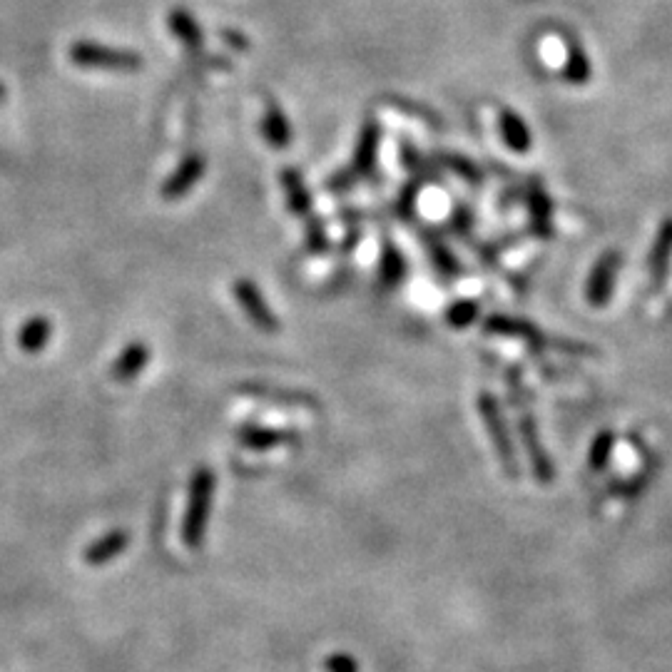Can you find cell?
<instances>
[{
	"instance_id": "obj_15",
	"label": "cell",
	"mask_w": 672,
	"mask_h": 672,
	"mask_svg": "<svg viewBox=\"0 0 672 672\" xmlns=\"http://www.w3.org/2000/svg\"><path fill=\"white\" fill-rule=\"evenodd\" d=\"M672 259V217H668L658 229V237H655L653 249H650L648 257V269L650 279H653V287H660L665 282V274H668Z\"/></svg>"
},
{
	"instance_id": "obj_22",
	"label": "cell",
	"mask_w": 672,
	"mask_h": 672,
	"mask_svg": "<svg viewBox=\"0 0 672 672\" xmlns=\"http://www.w3.org/2000/svg\"><path fill=\"white\" fill-rule=\"evenodd\" d=\"M590 78H593V68H590V60L585 55L583 45L570 40L568 58H565L563 65V80H568L570 85H585Z\"/></svg>"
},
{
	"instance_id": "obj_18",
	"label": "cell",
	"mask_w": 672,
	"mask_h": 672,
	"mask_svg": "<svg viewBox=\"0 0 672 672\" xmlns=\"http://www.w3.org/2000/svg\"><path fill=\"white\" fill-rule=\"evenodd\" d=\"M127 546H130V533L122 531V528H115V531L105 533L103 538L90 543V546L85 548L83 558L88 565H105L110 563V560H115L120 553H125Z\"/></svg>"
},
{
	"instance_id": "obj_6",
	"label": "cell",
	"mask_w": 672,
	"mask_h": 672,
	"mask_svg": "<svg viewBox=\"0 0 672 672\" xmlns=\"http://www.w3.org/2000/svg\"><path fill=\"white\" fill-rule=\"evenodd\" d=\"M620 264H623V257H620V252H615V249H608V252L593 264L588 284H585V299H588L590 307H605V304L613 299Z\"/></svg>"
},
{
	"instance_id": "obj_9",
	"label": "cell",
	"mask_w": 672,
	"mask_h": 672,
	"mask_svg": "<svg viewBox=\"0 0 672 672\" xmlns=\"http://www.w3.org/2000/svg\"><path fill=\"white\" fill-rule=\"evenodd\" d=\"M483 329L486 334L493 336H508V339H518L526 341L528 346L533 349H546V346H553V341L546 339V334L541 332L538 327H533L531 322L526 319H513V317H503V314H493L483 322Z\"/></svg>"
},
{
	"instance_id": "obj_8",
	"label": "cell",
	"mask_w": 672,
	"mask_h": 672,
	"mask_svg": "<svg viewBox=\"0 0 672 672\" xmlns=\"http://www.w3.org/2000/svg\"><path fill=\"white\" fill-rule=\"evenodd\" d=\"M205 170H207V160L202 152H190V155L185 157V160L180 162V165L172 170V175L167 177L165 185H162V200L167 202H177L182 200V197L187 195V192L192 190V187L197 185V182L205 177Z\"/></svg>"
},
{
	"instance_id": "obj_13",
	"label": "cell",
	"mask_w": 672,
	"mask_h": 672,
	"mask_svg": "<svg viewBox=\"0 0 672 672\" xmlns=\"http://www.w3.org/2000/svg\"><path fill=\"white\" fill-rule=\"evenodd\" d=\"M262 135L277 150L292 145V125H289L287 115H284L282 105L274 103L272 98L264 100V117H262Z\"/></svg>"
},
{
	"instance_id": "obj_12",
	"label": "cell",
	"mask_w": 672,
	"mask_h": 672,
	"mask_svg": "<svg viewBox=\"0 0 672 672\" xmlns=\"http://www.w3.org/2000/svg\"><path fill=\"white\" fill-rule=\"evenodd\" d=\"M299 436L294 431L267 429V426H242L237 431V441L252 451H269V448L297 444Z\"/></svg>"
},
{
	"instance_id": "obj_33",
	"label": "cell",
	"mask_w": 672,
	"mask_h": 672,
	"mask_svg": "<svg viewBox=\"0 0 672 672\" xmlns=\"http://www.w3.org/2000/svg\"><path fill=\"white\" fill-rule=\"evenodd\" d=\"M3 98H5V85L0 83V100H3Z\"/></svg>"
},
{
	"instance_id": "obj_7",
	"label": "cell",
	"mask_w": 672,
	"mask_h": 672,
	"mask_svg": "<svg viewBox=\"0 0 672 672\" xmlns=\"http://www.w3.org/2000/svg\"><path fill=\"white\" fill-rule=\"evenodd\" d=\"M518 434H521L523 448L528 453V461H531L533 476L538 483H551L556 478V468H553L551 456H548L546 446H543L541 434H538V424L531 414H523L518 419Z\"/></svg>"
},
{
	"instance_id": "obj_11",
	"label": "cell",
	"mask_w": 672,
	"mask_h": 672,
	"mask_svg": "<svg viewBox=\"0 0 672 672\" xmlns=\"http://www.w3.org/2000/svg\"><path fill=\"white\" fill-rule=\"evenodd\" d=\"M147 364H150V346L145 341H130L115 359L110 374L120 384H130L145 371Z\"/></svg>"
},
{
	"instance_id": "obj_30",
	"label": "cell",
	"mask_w": 672,
	"mask_h": 672,
	"mask_svg": "<svg viewBox=\"0 0 672 672\" xmlns=\"http://www.w3.org/2000/svg\"><path fill=\"white\" fill-rule=\"evenodd\" d=\"M419 187H421L419 180L411 182V185L404 190V195L399 197V202H396V210L401 212V217H409L411 212H414V202H416V192H419Z\"/></svg>"
},
{
	"instance_id": "obj_21",
	"label": "cell",
	"mask_w": 672,
	"mask_h": 672,
	"mask_svg": "<svg viewBox=\"0 0 672 672\" xmlns=\"http://www.w3.org/2000/svg\"><path fill=\"white\" fill-rule=\"evenodd\" d=\"M50 336H53V324H50V319L33 317L23 324V329H20L18 344L20 349L28 351V354H38V351H43L45 346H48Z\"/></svg>"
},
{
	"instance_id": "obj_5",
	"label": "cell",
	"mask_w": 672,
	"mask_h": 672,
	"mask_svg": "<svg viewBox=\"0 0 672 672\" xmlns=\"http://www.w3.org/2000/svg\"><path fill=\"white\" fill-rule=\"evenodd\" d=\"M232 294L254 327L262 329V332H267V334L279 332L282 322H279L277 314L272 312V307H269L264 294L259 292V287L252 282V279H237V282L232 284Z\"/></svg>"
},
{
	"instance_id": "obj_25",
	"label": "cell",
	"mask_w": 672,
	"mask_h": 672,
	"mask_svg": "<svg viewBox=\"0 0 672 672\" xmlns=\"http://www.w3.org/2000/svg\"><path fill=\"white\" fill-rule=\"evenodd\" d=\"M478 317H481V307H478V302H473V299H461V302L451 304L446 312V322L451 324L453 329L471 327L473 322H478Z\"/></svg>"
},
{
	"instance_id": "obj_24",
	"label": "cell",
	"mask_w": 672,
	"mask_h": 672,
	"mask_svg": "<svg viewBox=\"0 0 672 672\" xmlns=\"http://www.w3.org/2000/svg\"><path fill=\"white\" fill-rule=\"evenodd\" d=\"M242 391L247 396H259V399H269V401H279V404H304V406H317V401L312 396L304 394H294V391H277L269 389V386H242Z\"/></svg>"
},
{
	"instance_id": "obj_28",
	"label": "cell",
	"mask_w": 672,
	"mask_h": 672,
	"mask_svg": "<svg viewBox=\"0 0 672 672\" xmlns=\"http://www.w3.org/2000/svg\"><path fill=\"white\" fill-rule=\"evenodd\" d=\"M327 244H329V239H327V229H324V222L312 215L307 220V247L312 249L314 254H319L327 249Z\"/></svg>"
},
{
	"instance_id": "obj_3",
	"label": "cell",
	"mask_w": 672,
	"mask_h": 672,
	"mask_svg": "<svg viewBox=\"0 0 672 672\" xmlns=\"http://www.w3.org/2000/svg\"><path fill=\"white\" fill-rule=\"evenodd\" d=\"M476 406H478V414H481V419H483V426H486V431H488V439H491L493 448H496L498 463H501L508 478H518L521 476V466H518V453H516V446H513L511 434H508V426H506V419H503L501 404H498L496 396L483 391V394L478 396Z\"/></svg>"
},
{
	"instance_id": "obj_17",
	"label": "cell",
	"mask_w": 672,
	"mask_h": 672,
	"mask_svg": "<svg viewBox=\"0 0 672 672\" xmlns=\"http://www.w3.org/2000/svg\"><path fill=\"white\" fill-rule=\"evenodd\" d=\"M498 127H501L503 142H506L513 152L523 155V152L531 150L533 145L531 130H528L526 120H523L516 110L501 108V112H498Z\"/></svg>"
},
{
	"instance_id": "obj_19",
	"label": "cell",
	"mask_w": 672,
	"mask_h": 672,
	"mask_svg": "<svg viewBox=\"0 0 672 672\" xmlns=\"http://www.w3.org/2000/svg\"><path fill=\"white\" fill-rule=\"evenodd\" d=\"M167 25H170L172 35H175L187 50H197L202 48V43H205L202 25L197 23L195 15H192L187 8H172L170 18H167Z\"/></svg>"
},
{
	"instance_id": "obj_20",
	"label": "cell",
	"mask_w": 672,
	"mask_h": 672,
	"mask_svg": "<svg viewBox=\"0 0 672 672\" xmlns=\"http://www.w3.org/2000/svg\"><path fill=\"white\" fill-rule=\"evenodd\" d=\"M424 244H426V252H429L431 262H434V267L441 272V277H446V279L461 277V262H458L456 254L446 247L444 239H439L436 234L426 232Z\"/></svg>"
},
{
	"instance_id": "obj_16",
	"label": "cell",
	"mask_w": 672,
	"mask_h": 672,
	"mask_svg": "<svg viewBox=\"0 0 672 672\" xmlns=\"http://www.w3.org/2000/svg\"><path fill=\"white\" fill-rule=\"evenodd\" d=\"M279 180H282L289 210L297 217H302V220H309L312 217V195H309L307 185H304L302 172L294 170V167H284Z\"/></svg>"
},
{
	"instance_id": "obj_23",
	"label": "cell",
	"mask_w": 672,
	"mask_h": 672,
	"mask_svg": "<svg viewBox=\"0 0 672 672\" xmlns=\"http://www.w3.org/2000/svg\"><path fill=\"white\" fill-rule=\"evenodd\" d=\"M401 162H404L406 170H409L411 175H414L419 182H436V180H439V175H436L434 167H431L429 162H426L424 157H421L419 152H416L414 147L409 145V142H401Z\"/></svg>"
},
{
	"instance_id": "obj_26",
	"label": "cell",
	"mask_w": 672,
	"mask_h": 672,
	"mask_svg": "<svg viewBox=\"0 0 672 672\" xmlns=\"http://www.w3.org/2000/svg\"><path fill=\"white\" fill-rule=\"evenodd\" d=\"M613 446H615L613 431H600V434L595 436L593 446H590V456H588L590 471L598 473V471H603L605 466H608L610 453H613Z\"/></svg>"
},
{
	"instance_id": "obj_1",
	"label": "cell",
	"mask_w": 672,
	"mask_h": 672,
	"mask_svg": "<svg viewBox=\"0 0 672 672\" xmlns=\"http://www.w3.org/2000/svg\"><path fill=\"white\" fill-rule=\"evenodd\" d=\"M212 498H215V473L212 468L200 466L190 481V496H187L185 518H182L180 538L190 551H197L205 543L207 523L212 513Z\"/></svg>"
},
{
	"instance_id": "obj_32",
	"label": "cell",
	"mask_w": 672,
	"mask_h": 672,
	"mask_svg": "<svg viewBox=\"0 0 672 672\" xmlns=\"http://www.w3.org/2000/svg\"><path fill=\"white\" fill-rule=\"evenodd\" d=\"M222 40L227 45H232V48H237V50H244L247 48V38H244L242 33H237V30H222Z\"/></svg>"
},
{
	"instance_id": "obj_27",
	"label": "cell",
	"mask_w": 672,
	"mask_h": 672,
	"mask_svg": "<svg viewBox=\"0 0 672 672\" xmlns=\"http://www.w3.org/2000/svg\"><path fill=\"white\" fill-rule=\"evenodd\" d=\"M441 162H444L448 170L456 172L458 177H463L468 185H481V180H483L481 170H478L471 160H466V157L453 155V152H441Z\"/></svg>"
},
{
	"instance_id": "obj_2",
	"label": "cell",
	"mask_w": 672,
	"mask_h": 672,
	"mask_svg": "<svg viewBox=\"0 0 672 672\" xmlns=\"http://www.w3.org/2000/svg\"><path fill=\"white\" fill-rule=\"evenodd\" d=\"M70 63L88 70H120V73H132L145 65L140 53L125 48H112V45L93 43V40H75L68 50Z\"/></svg>"
},
{
	"instance_id": "obj_4",
	"label": "cell",
	"mask_w": 672,
	"mask_h": 672,
	"mask_svg": "<svg viewBox=\"0 0 672 672\" xmlns=\"http://www.w3.org/2000/svg\"><path fill=\"white\" fill-rule=\"evenodd\" d=\"M379 145H381V125L376 120H366L364 127H361V132H359V142H356L351 170L344 172L346 177H334L329 185L346 187V185H351L354 180H361V177L371 175V172L376 170Z\"/></svg>"
},
{
	"instance_id": "obj_31",
	"label": "cell",
	"mask_w": 672,
	"mask_h": 672,
	"mask_svg": "<svg viewBox=\"0 0 672 672\" xmlns=\"http://www.w3.org/2000/svg\"><path fill=\"white\" fill-rule=\"evenodd\" d=\"M451 224H453V229L461 234V237H463V234H468V229H471V224H473L471 210H468V207H463V205H458L456 210H453Z\"/></svg>"
},
{
	"instance_id": "obj_10",
	"label": "cell",
	"mask_w": 672,
	"mask_h": 672,
	"mask_svg": "<svg viewBox=\"0 0 672 672\" xmlns=\"http://www.w3.org/2000/svg\"><path fill=\"white\" fill-rule=\"evenodd\" d=\"M528 215H531V229L536 237H553V205L541 180L528 182Z\"/></svg>"
},
{
	"instance_id": "obj_29",
	"label": "cell",
	"mask_w": 672,
	"mask_h": 672,
	"mask_svg": "<svg viewBox=\"0 0 672 672\" xmlns=\"http://www.w3.org/2000/svg\"><path fill=\"white\" fill-rule=\"evenodd\" d=\"M324 670L327 672H359V665L351 655L346 653H334L332 658L324 660Z\"/></svg>"
},
{
	"instance_id": "obj_14",
	"label": "cell",
	"mask_w": 672,
	"mask_h": 672,
	"mask_svg": "<svg viewBox=\"0 0 672 672\" xmlns=\"http://www.w3.org/2000/svg\"><path fill=\"white\" fill-rule=\"evenodd\" d=\"M406 274V259L401 249L396 247L391 239H384L381 244V259H379V289L381 292H394Z\"/></svg>"
}]
</instances>
